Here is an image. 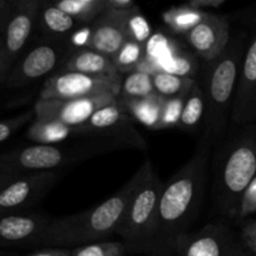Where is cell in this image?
Returning <instances> with one entry per match:
<instances>
[{
    "label": "cell",
    "instance_id": "2",
    "mask_svg": "<svg viewBox=\"0 0 256 256\" xmlns=\"http://www.w3.org/2000/svg\"><path fill=\"white\" fill-rule=\"evenodd\" d=\"M246 42V29H232L225 52L204 65L199 82L205 95L202 134L209 138L214 148L226 138Z\"/></svg>",
    "mask_w": 256,
    "mask_h": 256
},
{
    "label": "cell",
    "instance_id": "36",
    "mask_svg": "<svg viewBox=\"0 0 256 256\" xmlns=\"http://www.w3.org/2000/svg\"><path fill=\"white\" fill-rule=\"evenodd\" d=\"M186 4L202 12H210L209 10H216L222 8L225 4V0H192Z\"/></svg>",
    "mask_w": 256,
    "mask_h": 256
},
{
    "label": "cell",
    "instance_id": "19",
    "mask_svg": "<svg viewBox=\"0 0 256 256\" xmlns=\"http://www.w3.org/2000/svg\"><path fill=\"white\" fill-rule=\"evenodd\" d=\"M80 26L82 25L76 20L59 9L54 2L42 0L38 16V29L42 32V38L69 40L75 29L78 30Z\"/></svg>",
    "mask_w": 256,
    "mask_h": 256
},
{
    "label": "cell",
    "instance_id": "35",
    "mask_svg": "<svg viewBox=\"0 0 256 256\" xmlns=\"http://www.w3.org/2000/svg\"><path fill=\"white\" fill-rule=\"evenodd\" d=\"M136 8L132 0H105V12H116V14H129Z\"/></svg>",
    "mask_w": 256,
    "mask_h": 256
},
{
    "label": "cell",
    "instance_id": "31",
    "mask_svg": "<svg viewBox=\"0 0 256 256\" xmlns=\"http://www.w3.org/2000/svg\"><path fill=\"white\" fill-rule=\"evenodd\" d=\"M126 32L129 40L142 45H146L152 38V28L138 6L126 15Z\"/></svg>",
    "mask_w": 256,
    "mask_h": 256
},
{
    "label": "cell",
    "instance_id": "15",
    "mask_svg": "<svg viewBox=\"0 0 256 256\" xmlns=\"http://www.w3.org/2000/svg\"><path fill=\"white\" fill-rule=\"evenodd\" d=\"M232 25L226 16L206 12L204 19L184 35V38L192 52L204 60V62H209L225 52L232 38Z\"/></svg>",
    "mask_w": 256,
    "mask_h": 256
},
{
    "label": "cell",
    "instance_id": "7",
    "mask_svg": "<svg viewBox=\"0 0 256 256\" xmlns=\"http://www.w3.org/2000/svg\"><path fill=\"white\" fill-rule=\"evenodd\" d=\"M72 50L69 40L42 38L12 65L4 85L18 89L44 78L48 79L62 69Z\"/></svg>",
    "mask_w": 256,
    "mask_h": 256
},
{
    "label": "cell",
    "instance_id": "20",
    "mask_svg": "<svg viewBox=\"0 0 256 256\" xmlns=\"http://www.w3.org/2000/svg\"><path fill=\"white\" fill-rule=\"evenodd\" d=\"M165 98L160 96L156 92L142 99H120L118 98V104L124 109V112L132 119L152 130H158L160 122L162 104Z\"/></svg>",
    "mask_w": 256,
    "mask_h": 256
},
{
    "label": "cell",
    "instance_id": "37",
    "mask_svg": "<svg viewBox=\"0 0 256 256\" xmlns=\"http://www.w3.org/2000/svg\"><path fill=\"white\" fill-rule=\"evenodd\" d=\"M25 256H72V250L66 248H40Z\"/></svg>",
    "mask_w": 256,
    "mask_h": 256
},
{
    "label": "cell",
    "instance_id": "10",
    "mask_svg": "<svg viewBox=\"0 0 256 256\" xmlns=\"http://www.w3.org/2000/svg\"><path fill=\"white\" fill-rule=\"evenodd\" d=\"M75 138L112 140L126 149L146 148L144 138L135 129L132 119L118 104V100L98 110L84 125L75 128Z\"/></svg>",
    "mask_w": 256,
    "mask_h": 256
},
{
    "label": "cell",
    "instance_id": "12",
    "mask_svg": "<svg viewBox=\"0 0 256 256\" xmlns=\"http://www.w3.org/2000/svg\"><path fill=\"white\" fill-rule=\"evenodd\" d=\"M62 179L60 172H22L0 189V212H28Z\"/></svg>",
    "mask_w": 256,
    "mask_h": 256
},
{
    "label": "cell",
    "instance_id": "25",
    "mask_svg": "<svg viewBox=\"0 0 256 256\" xmlns=\"http://www.w3.org/2000/svg\"><path fill=\"white\" fill-rule=\"evenodd\" d=\"M206 15L200 10L194 9L188 4L172 6L162 12V20L170 30L176 34L186 35L192 29H194Z\"/></svg>",
    "mask_w": 256,
    "mask_h": 256
},
{
    "label": "cell",
    "instance_id": "22",
    "mask_svg": "<svg viewBox=\"0 0 256 256\" xmlns=\"http://www.w3.org/2000/svg\"><path fill=\"white\" fill-rule=\"evenodd\" d=\"M205 118V95L199 80L195 82L192 90L185 99L184 110L179 122V129L185 132H195L204 124Z\"/></svg>",
    "mask_w": 256,
    "mask_h": 256
},
{
    "label": "cell",
    "instance_id": "17",
    "mask_svg": "<svg viewBox=\"0 0 256 256\" xmlns=\"http://www.w3.org/2000/svg\"><path fill=\"white\" fill-rule=\"evenodd\" d=\"M126 15L112 12H102L92 24L89 25L88 49L99 52L109 58L114 56L129 40L126 32Z\"/></svg>",
    "mask_w": 256,
    "mask_h": 256
},
{
    "label": "cell",
    "instance_id": "8",
    "mask_svg": "<svg viewBox=\"0 0 256 256\" xmlns=\"http://www.w3.org/2000/svg\"><path fill=\"white\" fill-rule=\"evenodd\" d=\"M245 14L248 42L230 118L236 126L256 124V6Z\"/></svg>",
    "mask_w": 256,
    "mask_h": 256
},
{
    "label": "cell",
    "instance_id": "13",
    "mask_svg": "<svg viewBox=\"0 0 256 256\" xmlns=\"http://www.w3.org/2000/svg\"><path fill=\"white\" fill-rule=\"evenodd\" d=\"M240 238L226 224H208L184 235L175 248L176 256H246Z\"/></svg>",
    "mask_w": 256,
    "mask_h": 256
},
{
    "label": "cell",
    "instance_id": "34",
    "mask_svg": "<svg viewBox=\"0 0 256 256\" xmlns=\"http://www.w3.org/2000/svg\"><path fill=\"white\" fill-rule=\"evenodd\" d=\"M240 242L242 246L256 256V220L246 222L242 228Z\"/></svg>",
    "mask_w": 256,
    "mask_h": 256
},
{
    "label": "cell",
    "instance_id": "11",
    "mask_svg": "<svg viewBox=\"0 0 256 256\" xmlns=\"http://www.w3.org/2000/svg\"><path fill=\"white\" fill-rule=\"evenodd\" d=\"M42 0H12L2 32L0 50L12 69L25 52L32 32L38 29V16Z\"/></svg>",
    "mask_w": 256,
    "mask_h": 256
},
{
    "label": "cell",
    "instance_id": "9",
    "mask_svg": "<svg viewBox=\"0 0 256 256\" xmlns=\"http://www.w3.org/2000/svg\"><path fill=\"white\" fill-rule=\"evenodd\" d=\"M122 78L95 76L75 72L60 70L45 79L39 92V100H70L80 98L112 94L119 96Z\"/></svg>",
    "mask_w": 256,
    "mask_h": 256
},
{
    "label": "cell",
    "instance_id": "26",
    "mask_svg": "<svg viewBox=\"0 0 256 256\" xmlns=\"http://www.w3.org/2000/svg\"><path fill=\"white\" fill-rule=\"evenodd\" d=\"M195 82L196 79H192V78L178 76V75L168 74V72H156L152 76L155 92L165 99L188 94L192 90Z\"/></svg>",
    "mask_w": 256,
    "mask_h": 256
},
{
    "label": "cell",
    "instance_id": "38",
    "mask_svg": "<svg viewBox=\"0 0 256 256\" xmlns=\"http://www.w3.org/2000/svg\"><path fill=\"white\" fill-rule=\"evenodd\" d=\"M20 174H22V172H15V170L10 169V168H6L0 164V189Z\"/></svg>",
    "mask_w": 256,
    "mask_h": 256
},
{
    "label": "cell",
    "instance_id": "1",
    "mask_svg": "<svg viewBox=\"0 0 256 256\" xmlns=\"http://www.w3.org/2000/svg\"><path fill=\"white\" fill-rule=\"evenodd\" d=\"M212 150V142L202 134L192 158L164 182L156 230L148 256L175 255L179 240L190 232L204 202Z\"/></svg>",
    "mask_w": 256,
    "mask_h": 256
},
{
    "label": "cell",
    "instance_id": "23",
    "mask_svg": "<svg viewBox=\"0 0 256 256\" xmlns=\"http://www.w3.org/2000/svg\"><path fill=\"white\" fill-rule=\"evenodd\" d=\"M26 136L38 145L62 144L66 140L75 138V128L34 119V122H30Z\"/></svg>",
    "mask_w": 256,
    "mask_h": 256
},
{
    "label": "cell",
    "instance_id": "32",
    "mask_svg": "<svg viewBox=\"0 0 256 256\" xmlns=\"http://www.w3.org/2000/svg\"><path fill=\"white\" fill-rule=\"evenodd\" d=\"M35 119L34 110H28L22 114L16 115L10 119H5L0 122V142H5L10 136L15 134L19 129L25 126L29 122H32Z\"/></svg>",
    "mask_w": 256,
    "mask_h": 256
},
{
    "label": "cell",
    "instance_id": "6",
    "mask_svg": "<svg viewBox=\"0 0 256 256\" xmlns=\"http://www.w3.org/2000/svg\"><path fill=\"white\" fill-rule=\"evenodd\" d=\"M126 149L106 139H88L75 144L32 145L0 155V164L19 172H59L92 158Z\"/></svg>",
    "mask_w": 256,
    "mask_h": 256
},
{
    "label": "cell",
    "instance_id": "3",
    "mask_svg": "<svg viewBox=\"0 0 256 256\" xmlns=\"http://www.w3.org/2000/svg\"><path fill=\"white\" fill-rule=\"evenodd\" d=\"M212 195L215 210L234 222L242 194L256 176V124L216 145Z\"/></svg>",
    "mask_w": 256,
    "mask_h": 256
},
{
    "label": "cell",
    "instance_id": "30",
    "mask_svg": "<svg viewBox=\"0 0 256 256\" xmlns=\"http://www.w3.org/2000/svg\"><path fill=\"white\" fill-rule=\"evenodd\" d=\"M129 252L122 242H99L78 246L72 250V256H124Z\"/></svg>",
    "mask_w": 256,
    "mask_h": 256
},
{
    "label": "cell",
    "instance_id": "29",
    "mask_svg": "<svg viewBox=\"0 0 256 256\" xmlns=\"http://www.w3.org/2000/svg\"><path fill=\"white\" fill-rule=\"evenodd\" d=\"M188 94H189V92H188ZM188 94L166 98V99L164 100L162 115H160V122L159 125H158V130H166L179 126L182 110H184L185 99H186Z\"/></svg>",
    "mask_w": 256,
    "mask_h": 256
},
{
    "label": "cell",
    "instance_id": "14",
    "mask_svg": "<svg viewBox=\"0 0 256 256\" xmlns=\"http://www.w3.org/2000/svg\"><path fill=\"white\" fill-rule=\"evenodd\" d=\"M118 98L112 94L80 98L70 100H36L34 104L35 120L52 122L66 126L84 125L98 110L112 104Z\"/></svg>",
    "mask_w": 256,
    "mask_h": 256
},
{
    "label": "cell",
    "instance_id": "28",
    "mask_svg": "<svg viewBox=\"0 0 256 256\" xmlns=\"http://www.w3.org/2000/svg\"><path fill=\"white\" fill-rule=\"evenodd\" d=\"M145 56V45L135 42L132 40H128L122 49L112 58L115 69L122 75L130 74L135 72L138 65Z\"/></svg>",
    "mask_w": 256,
    "mask_h": 256
},
{
    "label": "cell",
    "instance_id": "33",
    "mask_svg": "<svg viewBox=\"0 0 256 256\" xmlns=\"http://www.w3.org/2000/svg\"><path fill=\"white\" fill-rule=\"evenodd\" d=\"M256 212V176L254 178L249 186L242 194V199H240L239 206H238L236 215H235V222H242L245 219L250 216V215Z\"/></svg>",
    "mask_w": 256,
    "mask_h": 256
},
{
    "label": "cell",
    "instance_id": "5",
    "mask_svg": "<svg viewBox=\"0 0 256 256\" xmlns=\"http://www.w3.org/2000/svg\"><path fill=\"white\" fill-rule=\"evenodd\" d=\"M135 175L136 185L116 234L129 252L149 255L156 230L158 210L164 182L158 176L150 159H145Z\"/></svg>",
    "mask_w": 256,
    "mask_h": 256
},
{
    "label": "cell",
    "instance_id": "4",
    "mask_svg": "<svg viewBox=\"0 0 256 256\" xmlns=\"http://www.w3.org/2000/svg\"><path fill=\"white\" fill-rule=\"evenodd\" d=\"M136 185V175L102 204L66 216L52 218L42 240V248L84 246L106 242L116 234L128 202Z\"/></svg>",
    "mask_w": 256,
    "mask_h": 256
},
{
    "label": "cell",
    "instance_id": "21",
    "mask_svg": "<svg viewBox=\"0 0 256 256\" xmlns=\"http://www.w3.org/2000/svg\"><path fill=\"white\" fill-rule=\"evenodd\" d=\"M155 68L158 72H168V74H174L178 76L195 79L200 65L196 55L192 50L185 49L182 44H179L166 56L160 59L155 64Z\"/></svg>",
    "mask_w": 256,
    "mask_h": 256
},
{
    "label": "cell",
    "instance_id": "39",
    "mask_svg": "<svg viewBox=\"0 0 256 256\" xmlns=\"http://www.w3.org/2000/svg\"><path fill=\"white\" fill-rule=\"evenodd\" d=\"M10 2L12 0H0V32H2V25H4L5 19H6L8 12H9Z\"/></svg>",
    "mask_w": 256,
    "mask_h": 256
},
{
    "label": "cell",
    "instance_id": "18",
    "mask_svg": "<svg viewBox=\"0 0 256 256\" xmlns=\"http://www.w3.org/2000/svg\"><path fill=\"white\" fill-rule=\"evenodd\" d=\"M62 70L95 75V76L116 78V79L122 78V75L115 69L112 58L88 48L72 50Z\"/></svg>",
    "mask_w": 256,
    "mask_h": 256
},
{
    "label": "cell",
    "instance_id": "24",
    "mask_svg": "<svg viewBox=\"0 0 256 256\" xmlns=\"http://www.w3.org/2000/svg\"><path fill=\"white\" fill-rule=\"evenodd\" d=\"M54 2L82 26L92 24L105 12V0H59Z\"/></svg>",
    "mask_w": 256,
    "mask_h": 256
},
{
    "label": "cell",
    "instance_id": "16",
    "mask_svg": "<svg viewBox=\"0 0 256 256\" xmlns=\"http://www.w3.org/2000/svg\"><path fill=\"white\" fill-rule=\"evenodd\" d=\"M50 219L38 212H0V246H40Z\"/></svg>",
    "mask_w": 256,
    "mask_h": 256
},
{
    "label": "cell",
    "instance_id": "27",
    "mask_svg": "<svg viewBox=\"0 0 256 256\" xmlns=\"http://www.w3.org/2000/svg\"><path fill=\"white\" fill-rule=\"evenodd\" d=\"M155 92L152 76L140 72L124 75L120 88V99H142Z\"/></svg>",
    "mask_w": 256,
    "mask_h": 256
}]
</instances>
